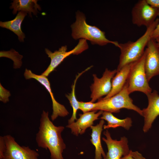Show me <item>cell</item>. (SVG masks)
I'll list each match as a JSON object with an SVG mask.
<instances>
[{"label":"cell","mask_w":159,"mask_h":159,"mask_svg":"<svg viewBox=\"0 0 159 159\" xmlns=\"http://www.w3.org/2000/svg\"><path fill=\"white\" fill-rule=\"evenodd\" d=\"M76 20L71 25L72 36L74 39H84L89 41L92 44L103 46L111 43L119 47L117 41H110L106 38L105 32L98 28L88 24L86 17L83 13L78 11L76 13Z\"/></svg>","instance_id":"3957f363"},{"label":"cell","mask_w":159,"mask_h":159,"mask_svg":"<svg viewBox=\"0 0 159 159\" xmlns=\"http://www.w3.org/2000/svg\"><path fill=\"white\" fill-rule=\"evenodd\" d=\"M0 57H4L11 59L14 61V68H20L22 64L21 59L23 56L14 50L11 49L8 51H1Z\"/></svg>","instance_id":"44dd1931"},{"label":"cell","mask_w":159,"mask_h":159,"mask_svg":"<svg viewBox=\"0 0 159 159\" xmlns=\"http://www.w3.org/2000/svg\"><path fill=\"white\" fill-rule=\"evenodd\" d=\"M86 40L80 39L77 44L72 50L67 51L66 45L62 46L58 50L52 52L47 48L45 49L46 54L51 59L50 64L41 74L47 77L66 57L71 54L77 55L88 48Z\"/></svg>","instance_id":"8992f818"},{"label":"cell","mask_w":159,"mask_h":159,"mask_svg":"<svg viewBox=\"0 0 159 159\" xmlns=\"http://www.w3.org/2000/svg\"><path fill=\"white\" fill-rule=\"evenodd\" d=\"M27 14L24 11H19L13 20L4 22L0 21V26L12 31L18 36L20 42H24L25 36L21 30V25Z\"/></svg>","instance_id":"e0dca14e"},{"label":"cell","mask_w":159,"mask_h":159,"mask_svg":"<svg viewBox=\"0 0 159 159\" xmlns=\"http://www.w3.org/2000/svg\"><path fill=\"white\" fill-rule=\"evenodd\" d=\"M36 0H14L11 3L10 9H13V14H16L17 11H23L28 13L32 17V13L36 15L38 13V9L40 11L41 8L37 3Z\"/></svg>","instance_id":"2e32d148"},{"label":"cell","mask_w":159,"mask_h":159,"mask_svg":"<svg viewBox=\"0 0 159 159\" xmlns=\"http://www.w3.org/2000/svg\"><path fill=\"white\" fill-rule=\"evenodd\" d=\"M155 39V40L159 48V37L156 38Z\"/></svg>","instance_id":"f1b7e54d"},{"label":"cell","mask_w":159,"mask_h":159,"mask_svg":"<svg viewBox=\"0 0 159 159\" xmlns=\"http://www.w3.org/2000/svg\"><path fill=\"white\" fill-rule=\"evenodd\" d=\"M132 63L124 66L117 71L112 80V89L110 93L103 99L109 98L120 92L124 87L127 79Z\"/></svg>","instance_id":"9a60e30c"},{"label":"cell","mask_w":159,"mask_h":159,"mask_svg":"<svg viewBox=\"0 0 159 159\" xmlns=\"http://www.w3.org/2000/svg\"><path fill=\"white\" fill-rule=\"evenodd\" d=\"M96 111H93L80 114V117L76 122L68 124L66 127L70 128L72 133L76 136L82 134L87 128L92 126L94 122L98 119L103 112V111L100 110L96 113Z\"/></svg>","instance_id":"5bb4252c"},{"label":"cell","mask_w":159,"mask_h":159,"mask_svg":"<svg viewBox=\"0 0 159 159\" xmlns=\"http://www.w3.org/2000/svg\"><path fill=\"white\" fill-rule=\"evenodd\" d=\"M159 21V19L156 18L147 28L144 33L136 41H130L125 43H119L118 48L120 50V54L117 71L126 64L137 61L143 56L145 48L152 39L153 32Z\"/></svg>","instance_id":"7a4b0ae2"},{"label":"cell","mask_w":159,"mask_h":159,"mask_svg":"<svg viewBox=\"0 0 159 159\" xmlns=\"http://www.w3.org/2000/svg\"><path fill=\"white\" fill-rule=\"evenodd\" d=\"M106 138H102V140L106 143L108 152L103 159H121L122 156L128 155L130 152L127 138L124 136L120 140L117 141L112 139L108 130L104 132Z\"/></svg>","instance_id":"7c38bea8"},{"label":"cell","mask_w":159,"mask_h":159,"mask_svg":"<svg viewBox=\"0 0 159 159\" xmlns=\"http://www.w3.org/2000/svg\"><path fill=\"white\" fill-rule=\"evenodd\" d=\"M6 149L4 136H0V159H3Z\"/></svg>","instance_id":"cb8c5ba5"},{"label":"cell","mask_w":159,"mask_h":159,"mask_svg":"<svg viewBox=\"0 0 159 159\" xmlns=\"http://www.w3.org/2000/svg\"><path fill=\"white\" fill-rule=\"evenodd\" d=\"M126 82L122 90L113 96L107 99L100 98L96 103L94 111L102 110L111 113H118L121 109L132 110L143 116L142 110L135 105L130 97Z\"/></svg>","instance_id":"277c9868"},{"label":"cell","mask_w":159,"mask_h":159,"mask_svg":"<svg viewBox=\"0 0 159 159\" xmlns=\"http://www.w3.org/2000/svg\"><path fill=\"white\" fill-rule=\"evenodd\" d=\"M79 109L83 113L94 111L96 106V103L91 102H85L79 101Z\"/></svg>","instance_id":"7402d4cb"},{"label":"cell","mask_w":159,"mask_h":159,"mask_svg":"<svg viewBox=\"0 0 159 159\" xmlns=\"http://www.w3.org/2000/svg\"><path fill=\"white\" fill-rule=\"evenodd\" d=\"M158 16H159V9ZM158 37H159V21L153 32L151 38L152 39H155Z\"/></svg>","instance_id":"484cf974"},{"label":"cell","mask_w":159,"mask_h":159,"mask_svg":"<svg viewBox=\"0 0 159 159\" xmlns=\"http://www.w3.org/2000/svg\"><path fill=\"white\" fill-rule=\"evenodd\" d=\"M117 72V69L111 71L106 68L101 78H98L95 74L93 75L94 82L90 86L91 102H94L110 93L112 89V80Z\"/></svg>","instance_id":"9c48e42d"},{"label":"cell","mask_w":159,"mask_h":159,"mask_svg":"<svg viewBox=\"0 0 159 159\" xmlns=\"http://www.w3.org/2000/svg\"><path fill=\"white\" fill-rule=\"evenodd\" d=\"M36 140L39 147L48 149L51 159H63L62 153L66 145L61 134L64 129L63 126H56L50 120L49 112L43 110L40 119Z\"/></svg>","instance_id":"6da1fadb"},{"label":"cell","mask_w":159,"mask_h":159,"mask_svg":"<svg viewBox=\"0 0 159 159\" xmlns=\"http://www.w3.org/2000/svg\"><path fill=\"white\" fill-rule=\"evenodd\" d=\"M121 159H134L132 156L130 152V153L128 155L125 156L121 158Z\"/></svg>","instance_id":"83f0119b"},{"label":"cell","mask_w":159,"mask_h":159,"mask_svg":"<svg viewBox=\"0 0 159 159\" xmlns=\"http://www.w3.org/2000/svg\"><path fill=\"white\" fill-rule=\"evenodd\" d=\"M24 76L26 80L34 79L37 80L45 88L49 93L52 103L53 112L51 116L52 121L54 120L59 116L64 117L68 115L69 112L64 106L58 102L55 99L47 77L42 74H35L27 69L25 70Z\"/></svg>","instance_id":"8fae6325"},{"label":"cell","mask_w":159,"mask_h":159,"mask_svg":"<svg viewBox=\"0 0 159 159\" xmlns=\"http://www.w3.org/2000/svg\"><path fill=\"white\" fill-rule=\"evenodd\" d=\"M104 123V120L102 119L96 125L90 127L92 133L90 140L95 147V159H102V156L104 158L106 155L102 147L101 141V135Z\"/></svg>","instance_id":"ac0fdd59"},{"label":"cell","mask_w":159,"mask_h":159,"mask_svg":"<svg viewBox=\"0 0 159 159\" xmlns=\"http://www.w3.org/2000/svg\"><path fill=\"white\" fill-rule=\"evenodd\" d=\"M145 51L143 56L140 59L132 63L126 81L130 94L135 91H139L147 95L152 91L145 74Z\"/></svg>","instance_id":"5b68a950"},{"label":"cell","mask_w":159,"mask_h":159,"mask_svg":"<svg viewBox=\"0 0 159 159\" xmlns=\"http://www.w3.org/2000/svg\"><path fill=\"white\" fill-rule=\"evenodd\" d=\"M145 53V69L149 82L153 77L159 75V48L155 39L149 41Z\"/></svg>","instance_id":"30bf717a"},{"label":"cell","mask_w":159,"mask_h":159,"mask_svg":"<svg viewBox=\"0 0 159 159\" xmlns=\"http://www.w3.org/2000/svg\"><path fill=\"white\" fill-rule=\"evenodd\" d=\"M4 137L6 149L3 159H39V154L35 150L20 145L10 135Z\"/></svg>","instance_id":"ba28073f"},{"label":"cell","mask_w":159,"mask_h":159,"mask_svg":"<svg viewBox=\"0 0 159 159\" xmlns=\"http://www.w3.org/2000/svg\"><path fill=\"white\" fill-rule=\"evenodd\" d=\"M159 9L153 8L146 0H140L134 5L131 10L132 23L138 26L148 27L156 19Z\"/></svg>","instance_id":"52a82bcc"},{"label":"cell","mask_w":159,"mask_h":159,"mask_svg":"<svg viewBox=\"0 0 159 159\" xmlns=\"http://www.w3.org/2000/svg\"><path fill=\"white\" fill-rule=\"evenodd\" d=\"M148 104L146 108L142 110L144 123L143 130L147 132L151 128L152 124L159 115V95L157 91L154 90L147 95Z\"/></svg>","instance_id":"4fadbf2b"},{"label":"cell","mask_w":159,"mask_h":159,"mask_svg":"<svg viewBox=\"0 0 159 159\" xmlns=\"http://www.w3.org/2000/svg\"><path fill=\"white\" fill-rule=\"evenodd\" d=\"M146 1L152 7L159 9V0H146Z\"/></svg>","instance_id":"d4e9b609"},{"label":"cell","mask_w":159,"mask_h":159,"mask_svg":"<svg viewBox=\"0 0 159 159\" xmlns=\"http://www.w3.org/2000/svg\"><path fill=\"white\" fill-rule=\"evenodd\" d=\"M130 153L134 159H146L141 154L137 151L133 152L130 150Z\"/></svg>","instance_id":"4316f807"},{"label":"cell","mask_w":159,"mask_h":159,"mask_svg":"<svg viewBox=\"0 0 159 159\" xmlns=\"http://www.w3.org/2000/svg\"><path fill=\"white\" fill-rule=\"evenodd\" d=\"M92 66H91L84 71H82L76 76L74 80V83L72 86L71 92L66 95V97L69 101L70 104L73 109V113L71 118L68 120V124H71L74 122L75 120H77L76 115L78 109H79V101L76 99L75 95V88L77 80L85 72L90 69Z\"/></svg>","instance_id":"ffe728a7"},{"label":"cell","mask_w":159,"mask_h":159,"mask_svg":"<svg viewBox=\"0 0 159 159\" xmlns=\"http://www.w3.org/2000/svg\"><path fill=\"white\" fill-rule=\"evenodd\" d=\"M100 118L106 120L107 122V125L103 126L104 129L121 127L128 130L132 126V121L130 117H127L123 119H119L114 116L112 113L107 111L103 112Z\"/></svg>","instance_id":"d6986e66"},{"label":"cell","mask_w":159,"mask_h":159,"mask_svg":"<svg viewBox=\"0 0 159 159\" xmlns=\"http://www.w3.org/2000/svg\"><path fill=\"white\" fill-rule=\"evenodd\" d=\"M11 93L9 90L4 88L0 83V100L5 103L9 101V97Z\"/></svg>","instance_id":"603a6c76"}]
</instances>
